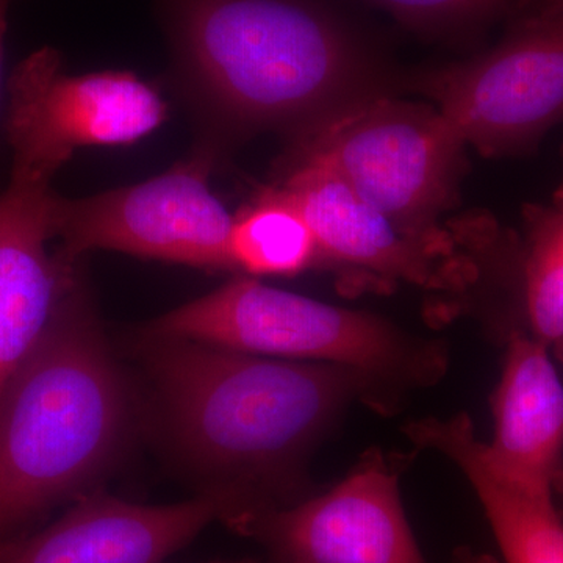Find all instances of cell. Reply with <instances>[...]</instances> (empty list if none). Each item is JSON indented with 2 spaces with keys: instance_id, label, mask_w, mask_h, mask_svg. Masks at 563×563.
Wrapping results in <instances>:
<instances>
[{
  "instance_id": "cell-1",
  "label": "cell",
  "mask_w": 563,
  "mask_h": 563,
  "mask_svg": "<svg viewBox=\"0 0 563 563\" xmlns=\"http://www.w3.org/2000/svg\"><path fill=\"white\" fill-rule=\"evenodd\" d=\"M144 340L174 443L199 468L224 477L222 488L239 493L252 515L284 507L279 496L347 406L396 402L346 366Z\"/></svg>"
},
{
  "instance_id": "cell-2",
  "label": "cell",
  "mask_w": 563,
  "mask_h": 563,
  "mask_svg": "<svg viewBox=\"0 0 563 563\" xmlns=\"http://www.w3.org/2000/svg\"><path fill=\"white\" fill-rule=\"evenodd\" d=\"M177 77L220 132L292 136L377 91L362 41L320 0H155Z\"/></svg>"
},
{
  "instance_id": "cell-3",
  "label": "cell",
  "mask_w": 563,
  "mask_h": 563,
  "mask_svg": "<svg viewBox=\"0 0 563 563\" xmlns=\"http://www.w3.org/2000/svg\"><path fill=\"white\" fill-rule=\"evenodd\" d=\"M129 396L76 277L0 395V547L120 453Z\"/></svg>"
},
{
  "instance_id": "cell-4",
  "label": "cell",
  "mask_w": 563,
  "mask_h": 563,
  "mask_svg": "<svg viewBox=\"0 0 563 563\" xmlns=\"http://www.w3.org/2000/svg\"><path fill=\"white\" fill-rule=\"evenodd\" d=\"M146 339L190 340L244 354L357 369L396 401L446 369L439 343L407 335L374 314L269 287L251 277L152 321Z\"/></svg>"
},
{
  "instance_id": "cell-5",
  "label": "cell",
  "mask_w": 563,
  "mask_h": 563,
  "mask_svg": "<svg viewBox=\"0 0 563 563\" xmlns=\"http://www.w3.org/2000/svg\"><path fill=\"white\" fill-rule=\"evenodd\" d=\"M465 146L439 109L374 91L295 135L290 163L335 174L413 235L451 240L439 218L454 201Z\"/></svg>"
},
{
  "instance_id": "cell-6",
  "label": "cell",
  "mask_w": 563,
  "mask_h": 563,
  "mask_svg": "<svg viewBox=\"0 0 563 563\" xmlns=\"http://www.w3.org/2000/svg\"><path fill=\"white\" fill-rule=\"evenodd\" d=\"M217 147L207 143L187 162L143 184L84 199L55 196L54 231L62 254L118 251L207 269H233L235 218L210 190Z\"/></svg>"
},
{
  "instance_id": "cell-7",
  "label": "cell",
  "mask_w": 563,
  "mask_h": 563,
  "mask_svg": "<svg viewBox=\"0 0 563 563\" xmlns=\"http://www.w3.org/2000/svg\"><path fill=\"white\" fill-rule=\"evenodd\" d=\"M9 91L13 168L47 180L77 150L135 143L161 128L168 114L162 96L135 74L68 76L54 47L22 60L11 74Z\"/></svg>"
},
{
  "instance_id": "cell-8",
  "label": "cell",
  "mask_w": 563,
  "mask_h": 563,
  "mask_svg": "<svg viewBox=\"0 0 563 563\" xmlns=\"http://www.w3.org/2000/svg\"><path fill=\"white\" fill-rule=\"evenodd\" d=\"M463 143L528 150L563 120V16L529 13L495 49L428 80Z\"/></svg>"
},
{
  "instance_id": "cell-9",
  "label": "cell",
  "mask_w": 563,
  "mask_h": 563,
  "mask_svg": "<svg viewBox=\"0 0 563 563\" xmlns=\"http://www.w3.org/2000/svg\"><path fill=\"white\" fill-rule=\"evenodd\" d=\"M401 463L372 451L331 490L235 529L261 540L277 563H429L404 512Z\"/></svg>"
},
{
  "instance_id": "cell-10",
  "label": "cell",
  "mask_w": 563,
  "mask_h": 563,
  "mask_svg": "<svg viewBox=\"0 0 563 563\" xmlns=\"http://www.w3.org/2000/svg\"><path fill=\"white\" fill-rule=\"evenodd\" d=\"M274 190L309 224L320 263L354 284L401 282L443 290L465 277L453 240L407 232L321 166L288 163Z\"/></svg>"
},
{
  "instance_id": "cell-11",
  "label": "cell",
  "mask_w": 563,
  "mask_h": 563,
  "mask_svg": "<svg viewBox=\"0 0 563 563\" xmlns=\"http://www.w3.org/2000/svg\"><path fill=\"white\" fill-rule=\"evenodd\" d=\"M247 514L246 501L228 488L165 506L81 495L47 528L2 544L0 563H162L213 521L232 526Z\"/></svg>"
},
{
  "instance_id": "cell-12",
  "label": "cell",
  "mask_w": 563,
  "mask_h": 563,
  "mask_svg": "<svg viewBox=\"0 0 563 563\" xmlns=\"http://www.w3.org/2000/svg\"><path fill=\"white\" fill-rule=\"evenodd\" d=\"M55 196L51 180L14 168L0 195V395L76 277L74 262L47 252Z\"/></svg>"
},
{
  "instance_id": "cell-13",
  "label": "cell",
  "mask_w": 563,
  "mask_h": 563,
  "mask_svg": "<svg viewBox=\"0 0 563 563\" xmlns=\"http://www.w3.org/2000/svg\"><path fill=\"white\" fill-rule=\"evenodd\" d=\"M548 350L531 333H510L493 396L495 435L490 443L474 437V451L493 477L542 503H553L563 466V384Z\"/></svg>"
},
{
  "instance_id": "cell-14",
  "label": "cell",
  "mask_w": 563,
  "mask_h": 563,
  "mask_svg": "<svg viewBox=\"0 0 563 563\" xmlns=\"http://www.w3.org/2000/svg\"><path fill=\"white\" fill-rule=\"evenodd\" d=\"M407 433L462 470L483 504L506 563H563V523L554 503L536 501L493 477L474 451L476 432L465 413L412 422Z\"/></svg>"
},
{
  "instance_id": "cell-15",
  "label": "cell",
  "mask_w": 563,
  "mask_h": 563,
  "mask_svg": "<svg viewBox=\"0 0 563 563\" xmlns=\"http://www.w3.org/2000/svg\"><path fill=\"white\" fill-rule=\"evenodd\" d=\"M231 258L250 276L290 277L320 263L309 224L274 188L233 220Z\"/></svg>"
},
{
  "instance_id": "cell-16",
  "label": "cell",
  "mask_w": 563,
  "mask_h": 563,
  "mask_svg": "<svg viewBox=\"0 0 563 563\" xmlns=\"http://www.w3.org/2000/svg\"><path fill=\"white\" fill-rule=\"evenodd\" d=\"M518 268L529 333L554 346L563 340V185L550 203L526 211Z\"/></svg>"
},
{
  "instance_id": "cell-17",
  "label": "cell",
  "mask_w": 563,
  "mask_h": 563,
  "mask_svg": "<svg viewBox=\"0 0 563 563\" xmlns=\"http://www.w3.org/2000/svg\"><path fill=\"white\" fill-rule=\"evenodd\" d=\"M399 22L421 31H461L485 24L520 0H369Z\"/></svg>"
},
{
  "instance_id": "cell-18",
  "label": "cell",
  "mask_w": 563,
  "mask_h": 563,
  "mask_svg": "<svg viewBox=\"0 0 563 563\" xmlns=\"http://www.w3.org/2000/svg\"><path fill=\"white\" fill-rule=\"evenodd\" d=\"M531 13L543 16H563V0H539Z\"/></svg>"
},
{
  "instance_id": "cell-19",
  "label": "cell",
  "mask_w": 563,
  "mask_h": 563,
  "mask_svg": "<svg viewBox=\"0 0 563 563\" xmlns=\"http://www.w3.org/2000/svg\"><path fill=\"white\" fill-rule=\"evenodd\" d=\"M14 0H0V70H2L3 38L7 32V16Z\"/></svg>"
},
{
  "instance_id": "cell-20",
  "label": "cell",
  "mask_w": 563,
  "mask_h": 563,
  "mask_svg": "<svg viewBox=\"0 0 563 563\" xmlns=\"http://www.w3.org/2000/svg\"><path fill=\"white\" fill-rule=\"evenodd\" d=\"M554 490L561 493V495L563 496V466L561 468V472L558 473V476H555Z\"/></svg>"
},
{
  "instance_id": "cell-21",
  "label": "cell",
  "mask_w": 563,
  "mask_h": 563,
  "mask_svg": "<svg viewBox=\"0 0 563 563\" xmlns=\"http://www.w3.org/2000/svg\"><path fill=\"white\" fill-rule=\"evenodd\" d=\"M555 354H558V357L561 358V362L563 363V340L561 342L554 344Z\"/></svg>"
},
{
  "instance_id": "cell-22",
  "label": "cell",
  "mask_w": 563,
  "mask_h": 563,
  "mask_svg": "<svg viewBox=\"0 0 563 563\" xmlns=\"http://www.w3.org/2000/svg\"><path fill=\"white\" fill-rule=\"evenodd\" d=\"M211 563H254L251 561H221V562H211Z\"/></svg>"
}]
</instances>
